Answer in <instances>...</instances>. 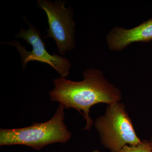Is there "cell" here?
Masks as SVG:
<instances>
[{
    "instance_id": "obj_8",
    "label": "cell",
    "mask_w": 152,
    "mask_h": 152,
    "mask_svg": "<svg viewBox=\"0 0 152 152\" xmlns=\"http://www.w3.org/2000/svg\"><path fill=\"white\" fill-rule=\"evenodd\" d=\"M149 141L150 145H151V148L152 149V134L151 135V136L150 140H149Z\"/></svg>"
},
{
    "instance_id": "obj_4",
    "label": "cell",
    "mask_w": 152,
    "mask_h": 152,
    "mask_svg": "<svg viewBox=\"0 0 152 152\" xmlns=\"http://www.w3.org/2000/svg\"><path fill=\"white\" fill-rule=\"evenodd\" d=\"M26 20L29 25V28L28 30L22 28L15 37L26 41L32 47V50L31 51L27 50L26 48L22 46L20 42L17 41L2 43L16 48L20 56L23 69H24L31 61H37L48 64L58 73L61 77L66 78L70 74L72 66L70 61L65 57L56 54H50L46 48L39 30Z\"/></svg>"
},
{
    "instance_id": "obj_5",
    "label": "cell",
    "mask_w": 152,
    "mask_h": 152,
    "mask_svg": "<svg viewBox=\"0 0 152 152\" xmlns=\"http://www.w3.org/2000/svg\"><path fill=\"white\" fill-rule=\"evenodd\" d=\"M40 7L45 12L48 18L49 28L48 34L44 39L52 38L56 43L60 54L75 47L74 39L75 25L73 20L72 12L69 8L65 7L64 2L48 0H39Z\"/></svg>"
},
{
    "instance_id": "obj_1",
    "label": "cell",
    "mask_w": 152,
    "mask_h": 152,
    "mask_svg": "<svg viewBox=\"0 0 152 152\" xmlns=\"http://www.w3.org/2000/svg\"><path fill=\"white\" fill-rule=\"evenodd\" d=\"M83 76L84 80L80 82L61 77L54 79L55 87L49 95L52 101L59 103L65 109H75L81 114L86 121L83 130L89 131L94 124L90 115L91 108L97 104L109 105L121 102L122 94L100 70L87 69Z\"/></svg>"
},
{
    "instance_id": "obj_2",
    "label": "cell",
    "mask_w": 152,
    "mask_h": 152,
    "mask_svg": "<svg viewBox=\"0 0 152 152\" xmlns=\"http://www.w3.org/2000/svg\"><path fill=\"white\" fill-rule=\"evenodd\" d=\"M65 109L60 104L53 116L45 122H34L24 128L1 129L0 146L23 145L39 151L50 144L65 143L72 133L64 122Z\"/></svg>"
},
{
    "instance_id": "obj_7",
    "label": "cell",
    "mask_w": 152,
    "mask_h": 152,
    "mask_svg": "<svg viewBox=\"0 0 152 152\" xmlns=\"http://www.w3.org/2000/svg\"><path fill=\"white\" fill-rule=\"evenodd\" d=\"M120 152H152V149L149 140H143L137 145H126Z\"/></svg>"
},
{
    "instance_id": "obj_6",
    "label": "cell",
    "mask_w": 152,
    "mask_h": 152,
    "mask_svg": "<svg viewBox=\"0 0 152 152\" xmlns=\"http://www.w3.org/2000/svg\"><path fill=\"white\" fill-rule=\"evenodd\" d=\"M152 41V18L141 24L131 29L116 27L107 36L109 48L113 51H120L130 44L136 42Z\"/></svg>"
},
{
    "instance_id": "obj_3",
    "label": "cell",
    "mask_w": 152,
    "mask_h": 152,
    "mask_svg": "<svg viewBox=\"0 0 152 152\" xmlns=\"http://www.w3.org/2000/svg\"><path fill=\"white\" fill-rule=\"evenodd\" d=\"M94 124L101 144L110 152H120L126 145L141 143L126 106L121 102L107 105L103 115L97 118Z\"/></svg>"
},
{
    "instance_id": "obj_9",
    "label": "cell",
    "mask_w": 152,
    "mask_h": 152,
    "mask_svg": "<svg viewBox=\"0 0 152 152\" xmlns=\"http://www.w3.org/2000/svg\"><path fill=\"white\" fill-rule=\"evenodd\" d=\"M92 152H101L99 150H95V151H93Z\"/></svg>"
}]
</instances>
